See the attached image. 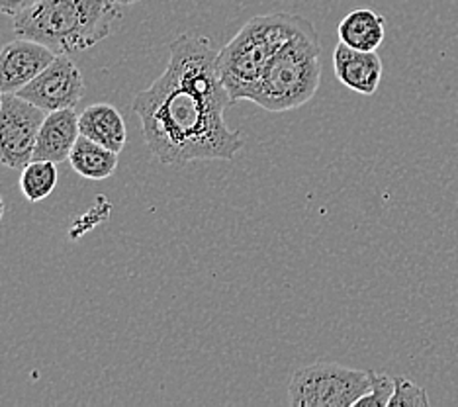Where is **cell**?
<instances>
[{
	"mask_svg": "<svg viewBox=\"0 0 458 407\" xmlns=\"http://www.w3.org/2000/svg\"><path fill=\"white\" fill-rule=\"evenodd\" d=\"M217 54L208 38L181 34L171 44L163 75L135 94L133 112L159 163L233 161L243 151V131L225 123L233 100L222 82Z\"/></svg>",
	"mask_w": 458,
	"mask_h": 407,
	"instance_id": "cell-1",
	"label": "cell"
},
{
	"mask_svg": "<svg viewBox=\"0 0 458 407\" xmlns=\"http://www.w3.org/2000/svg\"><path fill=\"white\" fill-rule=\"evenodd\" d=\"M118 18L114 0H39L14 16V36L39 41L55 55H72L106 39Z\"/></svg>",
	"mask_w": 458,
	"mask_h": 407,
	"instance_id": "cell-2",
	"label": "cell"
},
{
	"mask_svg": "<svg viewBox=\"0 0 458 407\" xmlns=\"http://www.w3.org/2000/svg\"><path fill=\"white\" fill-rule=\"evenodd\" d=\"M308 24L304 16L273 13L251 18L237 31L217 54V69L233 102L247 100L276 51Z\"/></svg>",
	"mask_w": 458,
	"mask_h": 407,
	"instance_id": "cell-3",
	"label": "cell"
},
{
	"mask_svg": "<svg viewBox=\"0 0 458 407\" xmlns=\"http://www.w3.org/2000/svg\"><path fill=\"white\" fill-rule=\"evenodd\" d=\"M319 82L321 44L310 22L276 51L247 100L268 112L298 110L316 97Z\"/></svg>",
	"mask_w": 458,
	"mask_h": 407,
	"instance_id": "cell-4",
	"label": "cell"
},
{
	"mask_svg": "<svg viewBox=\"0 0 458 407\" xmlns=\"http://www.w3.org/2000/svg\"><path fill=\"white\" fill-rule=\"evenodd\" d=\"M370 390V370L316 362L294 372L288 386L293 407H355Z\"/></svg>",
	"mask_w": 458,
	"mask_h": 407,
	"instance_id": "cell-5",
	"label": "cell"
},
{
	"mask_svg": "<svg viewBox=\"0 0 458 407\" xmlns=\"http://www.w3.org/2000/svg\"><path fill=\"white\" fill-rule=\"evenodd\" d=\"M41 108L18 94H3L0 110V163L8 169H20L34 159V149L41 123L46 120Z\"/></svg>",
	"mask_w": 458,
	"mask_h": 407,
	"instance_id": "cell-6",
	"label": "cell"
},
{
	"mask_svg": "<svg viewBox=\"0 0 458 407\" xmlns=\"http://www.w3.org/2000/svg\"><path fill=\"white\" fill-rule=\"evenodd\" d=\"M16 94L44 112L67 110L75 108L85 97V81L69 55H55L30 85Z\"/></svg>",
	"mask_w": 458,
	"mask_h": 407,
	"instance_id": "cell-7",
	"label": "cell"
},
{
	"mask_svg": "<svg viewBox=\"0 0 458 407\" xmlns=\"http://www.w3.org/2000/svg\"><path fill=\"white\" fill-rule=\"evenodd\" d=\"M55 54L34 39L16 38L0 49V92L16 94L44 71Z\"/></svg>",
	"mask_w": 458,
	"mask_h": 407,
	"instance_id": "cell-8",
	"label": "cell"
},
{
	"mask_svg": "<svg viewBox=\"0 0 458 407\" xmlns=\"http://www.w3.org/2000/svg\"><path fill=\"white\" fill-rule=\"evenodd\" d=\"M333 71L343 87L372 97L382 81V59L377 51H360L341 44L333 51Z\"/></svg>",
	"mask_w": 458,
	"mask_h": 407,
	"instance_id": "cell-9",
	"label": "cell"
},
{
	"mask_svg": "<svg viewBox=\"0 0 458 407\" xmlns=\"http://www.w3.org/2000/svg\"><path fill=\"white\" fill-rule=\"evenodd\" d=\"M79 135V116L75 110L67 108L47 112L38 133L34 159L51 163L69 161Z\"/></svg>",
	"mask_w": 458,
	"mask_h": 407,
	"instance_id": "cell-10",
	"label": "cell"
},
{
	"mask_svg": "<svg viewBox=\"0 0 458 407\" xmlns=\"http://www.w3.org/2000/svg\"><path fill=\"white\" fill-rule=\"evenodd\" d=\"M79 131L104 148L122 153L128 141L126 120L114 104H92L79 114Z\"/></svg>",
	"mask_w": 458,
	"mask_h": 407,
	"instance_id": "cell-11",
	"label": "cell"
},
{
	"mask_svg": "<svg viewBox=\"0 0 458 407\" xmlns=\"http://www.w3.org/2000/svg\"><path fill=\"white\" fill-rule=\"evenodd\" d=\"M339 41L352 49L377 51L386 38V20L369 8L352 10L337 28Z\"/></svg>",
	"mask_w": 458,
	"mask_h": 407,
	"instance_id": "cell-12",
	"label": "cell"
},
{
	"mask_svg": "<svg viewBox=\"0 0 458 407\" xmlns=\"http://www.w3.org/2000/svg\"><path fill=\"white\" fill-rule=\"evenodd\" d=\"M118 155L104 145L79 135L75 148L71 151L69 163L72 171L89 181H104L114 174L118 166Z\"/></svg>",
	"mask_w": 458,
	"mask_h": 407,
	"instance_id": "cell-13",
	"label": "cell"
},
{
	"mask_svg": "<svg viewBox=\"0 0 458 407\" xmlns=\"http://www.w3.org/2000/svg\"><path fill=\"white\" fill-rule=\"evenodd\" d=\"M57 179V163L32 159L20 174V191L30 204H36L55 191Z\"/></svg>",
	"mask_w": 458,
	"mask_h": 407,
	"instance_id": "cell-14",
	"label": "cell"
},
{
	"mask_svg": "<svg viewBox=\"0 0 458 407\" xmlns=\"http://www.w3.org/2000/svg\"><path fill=\"white\" fill-rule=\"evenodd\" d=\"M429 395H427L421 386L405 378V376H395L394 394L388 407H429Z\"/></svg>",
	"mask_w": 458,
	"mask_h": 407,
	"instance_id": "cell-15",
	"label": "cell"
},
{
	"mask_svg": "<svg viewBox=\"0 0 458 407\" xmlns=\"http://www.w3.org/2000/svg\"><path fill=\"white\" fill-rule=\"evenodd\" d=\"M394 394V378L384 372L370 370V390L362 395L355 407H388Z\"/></svg>",
	"mask_w": 458,
	"mask_h": 407,
	"instance_id": "cell-16",
	"label": "cell"
},
{
	"mask_svg": "<svg viewBox=\"0 0 458 407\" xmlns=\"http://www.w3.org/2000/svg\"><path fill=\"white\" fill-rule=\"evenodd\" d=\"M39 0H0V14L4 16H18L26 13L28 8H32L38 4Z\"/></svg>",
	"mask_w": 458,
	"mask_h": 407,
	"instance_id": "cell-17",
	"label": "cell"
},
{
	"mask_svg": "<svg viewBox=\"0 0 458 407\" xmlns=\"http://www.w3.org/2000/svg\"><path fill=\"white\" fill-rule=\"evenodd\" d=\"M118 6H131V4H138L140 0H114Z\"/></svg>",
	"mask_w": 458,
	"mask_h": 407,
	"instance_id": "cell-18",
	"label": "cell"
},
{
	"mask_svg": "<svg viewBox=\"0 0 458 407\" xmlns=\"http://www.w3.org/2000/svg\"><path fill=\"white\" fill-rule=\"evenodd\" d=\"M3 217H4V198L0 194V222H3Z\"/></svg>",
	"mask_w": 458,
	"mask_h": 407,
	"instance_id": "cell-19",
	"label": "cell"
},
{
	"mask_svg": "<svg viewBox=\"0 0 458 407\" xmlns=\"http://www.w3.org/2000/svg\"><path fill=\"white\" fill-rule=\"evenodd\" d=\"M0 110H3V92H0Z\"/></svg>",
	"mask_w": 458,
	"mask_h": 407,
	"instance_id": "cell-20",
	"label": "cell"
}]
</instances>
